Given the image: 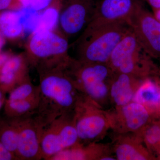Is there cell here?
<instances>
[{
    "mask_svg": "<svg viewBox=\"0 0 160 160\" xmlns=\"http://www.w3.org/2000/svg\"><path fill=\"white\" fill-rule=\"evenodd\" d=\"M102 159H101V160H115V159H114V158H112V157H104L102 158Z\"/></svg>",
    "mask_w": 160,
    "mask_h": 160,
    "instance_id": "4dcf8cb0",
    "label": "cell"
},
{
    "mask_svg": "<svg viewBox=\"0 0 160 160\" xmlns=\"http://www.w3.org/2000/svg\"><path fill=\"white\" fill-rule=\"evenodd\" d=\"M6 38L0 32V52L6 43Z\"/></svg>",
    "mask_w": 160,
    "mask_h": 160,
    "instance_id": "83f0119b",
    "label": "cell"
},
{
    "mask_svg": "<svg viewBox=\"0 0 160 160\" xmlns=\"http://www.w3.org/2000/svg\"><path fill=\"white\" fill-rule=\"evenodd\" d=\"M116 156L119 160H146L137 148L136 146L129 143H121L116 149Z\"/></svg>",
    "mask_w": 160,
    "mask_h": 160,
    "instance_id": "ffe728a7",
    "label": "cell"
},
{
    "mask_svg": "<svg viewBox=\"0 0 160 160\" xmlns=\"http://www.w3.org/2000/svg\"><path fill=\"white\" fill-rule=\"evenodd\" d=\"M137 78L126 73L114 72L111 79L110 95L117 106L122 107L132 101Z\"/></svg>",
    "mask_w": 160,
    "mask_h": 160,
    "instance_id": "8fae6325",
    "label": "cell"
},
{
    "mask_svg": "<svg viewBox=\"0 0 160 160\" xmlns=\"http://www.w3.org/2000/svg\"><path fill=\"white\" fill-rule=\"evenodd\" d=\"M144 51L160 58V22L144 7L139 6L126 21Z\"/></svg>",
    "mask_w": 160,
    "mask_h": 160,
    "instance_id": "5b68a950",
    "label": "cell"
},
{
    "mask_svg": "<svg viewBox=\"0 0 160 160\" xmlns=\"http://www.w3.org/2000/svg\"><path fill=\"white\" fill-rule=\"evenodd\" d=\"M65 69L78 90L92 101L107 97V82L114 73L108 63L89 62L72 58Z\"/></svg>",
    "mask_w": 160,
    "mask_h": 160,
    "instance_id": "277c9868",
    "label": "cell"
},
{
    "mask_svg": "<svg viewBox=\"0 0 160 160\" xmlns=\"http://www.w3.org/2000/svg\"><path fill=\"white\" fill-rule=\"evenodd\" d=\"M129 29L127 22L123 21L84 30L75 43L77 59L108 63L115 47Z\"/></svg>",
    "mask_w": 160,
    "mask_h": 160,
    "instance_id": "3957f363",
    "label": "cell"
},
{
    "mask_svg": "<svg viewBox=\"0 0 160 160\" xmlns=\"http://www.w3.org/2000/svg\"><path fill=\"white\" fill-rule=\"evenodd\" d=\"M18 131L16 156L20 160H37L43 159L40 146L42 127L34 113L13 118Z\"/></svg>",
    "mask_w": 160,
    "mask_h": 160,
    "instance_id": "ba28073f",
    "label": "cell"
},
{
    "mask_svg": "<svg viewBox=\"0 0 160 160\" xmlns=\"http://www.w3.org/2000/svg\"><path fill=\"white\" fill-rule=\"evenodd\" d=\"M12 55L7 52H0V71L6 61Z\"/></svg>",
    "mask_w": 160,
    "mask_h": 160,
    "instance_id": "d4e9b609",
    "label": "cell"
},
{
    "mask_svg": "<svg viewBox=\"0 0 160 160\" xmlns=\"http://www.w3.org/2000/svg\"><path fill=\"white\" fill-rule=\"evenodd\" d=\"M69 48V40L57 29L42 30L29 35L24 53L29 66L38 70L67 65Z\"/></svg>",
    "mask_w": 160,
    "mask_h": 160,
    "instance_id": "7a4b0ae2",
    "label": "cell"
},
{
    "mask_svg": "<svg viewBox=\"0 0 160 160\" xmlns=\"http://www.w3.org/2000/svg\"><path fill=\"white\" fill-rule=\"evenodd\" d=\"M4 102V100H1L0 101V109L2 108V106L3 105V103Z\"/></svg>",
    "mask_w": 160,
    "mask_h": 160,
    "instance_id": "1f68e13d",
    "label": "cell"
},
{
    "mask_svg": "<svg viewBox=\"0 0 160 160\" xmlns=\"http://www.w3.org/2000/svg\"><path fill=\"white\" fill-rule=\"evenodd\" d=\"M4 92H3L2 90L0 89V101L5 99V98H4Z\"/></svg>",
    "mask_w": 160,
    "mask_h": 160,
    "instance_id": "f546056e",
    "label": "cell"
},
{
    "mask_svg": "<svg viewBox=\"0 0 160 160\" xmlns=\"http://www.w3.org/2000/svg\"><path fill=\"white\" fill-rule=\"evenodd\" d=\"M122 113L126 127L133 131L144 126L149 117L145 106L134 102L122 106Z\"/></svg>",
    "mask_w": 160,
    "mask_h": 160,
    "instance_id": "5bb4252c",
    "label": "cell"
},
{
    "mask_svg": "<svg viewBox=\"0 0 160 160\" xmlns=\"http://www.w3.org/2000/svg\"><path fill=\"white\" fill-rule=\"evenodd\" d=\"M65 66L39 69V100L36 117L42 127L74 110L80 96Z\"/></svg>",
    "mask_w": 160,
    "mask_h": 160,
    "instance_id": "6da1fadb",
    "label": "cell"
},
{
    "mask_svg": "<svg viewBox=\"0 0 160 160\" xmlns=\"http://www.w3.org/2000/svg\"><path fill=\"white\" fill-rule=\"evenodd\" d=\"M92 100L80 96L74 110L73 121L79 140L90 141L102 134L107 127V121L92 106Z\"/></svg>",
    "mask_w": 160,
    "mask_h": 160,
    "instance_id": "9c48e42d",
    "label": "cell"
},
{
    "mask_svg": "<svg viewBox=\"0 0 160 160\" xmlns=\"http://www.w3.org/2000/svg\"><path fill=\"white\" fill-rule=\"evenodd\" d=\"M152 11L160 9V0H146Z\"/></svg>",
    "mask_w": 160,
    "mask_h": 160,
    "instance_id": "484cf974",
    "label": "cell"
},
{
    "mask_svg": "<svg viewBox=\"0 0 160 160\" xmlns=\"http://www.w3.org/2000/svg\"><path fill=\"white\" fill-rule=\"evenodd\" d=\"M39 92V86H34L29 78L10 91L8 100L16 101L38 97Z\"/></svg>",
    "mask_w": 160,
    "mask_h": 160,
    "instance_id": "d6986e66",
    "label": "cell"
},
{
    "mask_svg": "<svg viewBox=\"0 0 160 160\" xmlns=\"http://www.w3.org/2000/svg\"><path fill=\"white\" fill-rule=\"evenodd\" d=\"M143 50L130 27L112 52L108 65L115 72L124 60Z\"/></svg>",
    "mask_w": 160,
    "mask_h": 160,
    "instance_id": "7c38bea8",
    "label": "cell"
},
{
    "mask_svg": "<svg viewBox=\"0 0 160 160\" xmlns=\"http://www.w3.org/2000/svg\"><path fill=\"white\" fill-rule=\"evenodd\" d=\"M132 102L143 106H157L160 103V89L151 80H145L135 92Z\"/></svg>",
    "mask_w": 160,
    "mask_h": 160,
    "instance_id": "2e32d148",
    "label": "cell"
},
{
    "mask_svg": "<svg viewBox=\"0 0 160 160\" xmlns=\"http://www.w3.org/2000/svg\"><path fill=\"white\" fill-rule=\"evenodd\" d=\"M30 0H18L22 9L29 8Z\"/></svg>",
    "mask_w": 160,
    "mask_h": 160,
    "instance_id": "4316f807",
    "label": "cell"
},
{
    "mask_svg": "<svg viewBox=\"0 0 160 160\" xmlns=\"http://www.w3.org/2000/svg\"><path fill=\"white\" fill-rule=\"evenodd\" d=\"M22 9L18 0H0V11L19 10Z\"/></svg>",
    "mask_w": 160,
    "mask_h": 160,
    "instance_id": "7402d4cb",
    "label": "cell"
},
{
    "mask_svg": "<svg viewBox=\"0 0 160 160\" xmlns=\"http://www.w3.org/2000/svg\"><path fill=\"white\" fill-rule=\"evenodd\" d=\"M152 13L154 14L155 17L160 22V9H157V10H153Z\"/></svg>",
    "mask_w": 160,
    "mask_h": 160,
    "instance_id": "f1b7e54d",
    "label": "cell"
},
{
    "mask_svg": "<svg viewBox=\"0 0 160 160\" xmlns=\"http://www.w3.org/2000/svg\"><path fill=\"white\" fill-rule=\"evenodd\" d=\"M29 65L25 53L11 55L0 71V89L3 92L12 89L30 78Z\"/></svg>",
    "mask_w": 160,
    "mask_h": 160,
    "instance_id": "30bf717a",
    "label": "cell"
},
{
    "mask_svg": "<svg viewBox=\"0 0 160 160\" xmlns=\"http://www.w3.org/2000/svg\"><path fill=\"white\" fill-rule=\"evenodd\" d=\"M52 0H30L29 8L34 11L41 12L46 9Z\"/></svg>",
    "mask_w": 160,
    "mask_h": 160,
    "instance_id": "603a6c76",
    "label": "cell"
},
{
    "mask_svg": "<svg viewBox=\"0 0 160 160\" xmlns=\"http://www.w3.org/2000/svg\"></svg>",
    "mask_w": 160,
    "mask_h": 160,
    "instance_id": "d6a6232c",
    "label": "cell"
},
{
    "mask_svg": "<svg viewBox=\"0 0 160 160\" xmlns=\"http://www.w3.org/2000/svg\"><path fill=\"white\" fill-rule=\"evenodd\" d=\"M145 137L147 142L151 145L156 144L160 141V128L152 126L146 132Z\"/></svg>",
    "mask_w": 160,
    "mask_h": 160,
    "instance_id": "44dd1931",
    "label": "cell"
},
{
    "mask_svg": "<svg viewBox=\"0 0 160 160\" xmlns=\"http://www.w3.org/2000/svg\"><path fill=\"white\" fill-rule=\"evenodd\" d=\"M3 126L0 131V142L16 156L18 138L17 127L13 120Z\"/></svg>",
    "mask_w": 160,
    "mask_h": 160,
    "instance_id": "ac0fdd59",
    "label": "cell"
},
{
    "mask_svg": "<svg viewBox=\"0 0 160 160\" xmlns=\"http://www.w3.org/2000/svg\"><path fill=\"white\" fill-rule=\"evenodd\" d=\"M39 100V97L26 100H8L5 106V111L6 114L12 118L34 113L37 109Z\"/></svg>",
    "mask_w": 160,
    "mask_h": 160,
    "instance_id": "e0dca14e",
    "label": "cell"
},
{
    "mask_svg": "<svg viewBox=\"0 0 160 160\" xmlns=\"http://www.w3.org/2000/svg\"><path fill=\"white\" fill-rule=\"evenodd\" d=\"M0 32L6 39L21 38L26 33L20 10H5L0 12Z\"/></svg>",
    "mask_w": 160,
    "mask_h": 160,
    "instance_id": "4fadbf2b",
    "label": "cell"
},
{
    "mask_svg": "<svg viewBox=\"0 0 160 160\" xmlns=\"http://www.w3.org/2000/svg\"><path fill=\"white\" fill-rule=\"evenodd\" d=\"M142 4L141 0H100L95 2L93 15L84 30L90 31L112 23L126 22Z\"/></svg>",
    "mask_w": 160,
    "mask_h": 160,
    "instance_id": "52a82bcc",
    "label": "cell"
},
{
    "mask_svg": "<svg viewBox=\"0 0 160 160\" xmlns=\"http://www.w3.org/2000/svg\"><path fill=\"white\" fill-rule=\"evenodd\" d=\"M95 5L94 0H64L58 30L69 40L81 34L91 21Z\"/></svg>",
    "mask_w": 160,
    "mask_h": 160,
    "instance_id": "8992f818",
    "label": "cell"
},
{
    "mask_svg": "<svg viewBox=\"0 0 160 160\" xmlns=\"http://www.w3.org/2000/svg\"><path fill=\"white\" fill-rule=\"evenodd\" d=\"M17 158L15 155L5 148L0 142V160H11Z\"/></svg>",
    "mask_w": 160,
    "mask_h": 160,
    "instance_id": "cb8c5ba5",
    "label": "cell"
},
{
    "mask_svg": "<svg viewBox=\"0 0 160 160\" xmlns=\"http://www.w3.org/2000/svg\"><path fill=\"white\" fill-rule=\"evenodd\" d=\"M64 0H52L40 13L36 27L33 32L57 29L60 12Z\"/></svg>",
    "mask_w": 160,
    "mask_h": 160,
    "instance_id": "9a60e30c",
    "label": "cell"
}]
</instances>
